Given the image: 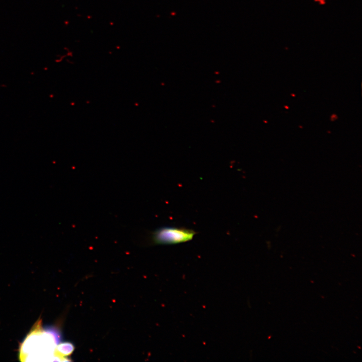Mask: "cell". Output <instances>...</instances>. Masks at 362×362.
Listing matches in <instances>:
<instances>
[{
	"label": "cell",
	"instance_id": "cell-1",
	"mask_svg": "<svg viewBox=\"0 0 362 362\" xmlns=\"http://www.w3.org/2000/svg\"><path fill=\"white\" fill-rule=\"evenodd\" d=\"M196 234L186 228L163 227L155 230L151 235V240L155 244H174L192 240Z\"/></svg>",
	"mask_w": 362,
	"mask_h": 362
}]
</instances>
